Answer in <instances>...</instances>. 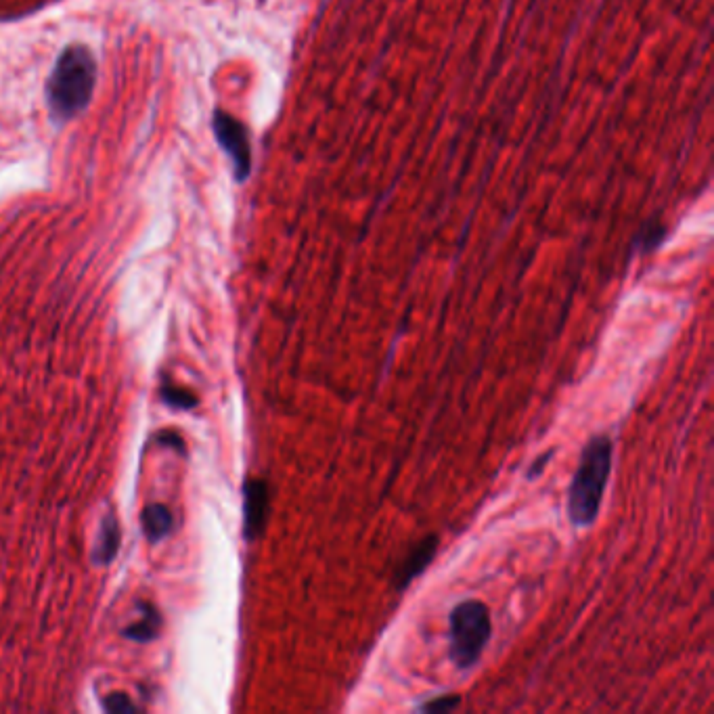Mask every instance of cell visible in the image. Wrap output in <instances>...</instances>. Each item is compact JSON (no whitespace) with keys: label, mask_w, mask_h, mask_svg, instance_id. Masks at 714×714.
I'll use <instances>...</instances> for the list:
<instances>
[{"label":"cell","mask_w":714,"mask_h":714,"mask_svg":"<svg viewBox=\"0 0 714 714\" xmlns=\"http://www.w3.org/2000/svg\"><path fill=\"white\" fill-rule=\"evenodd\" d=\"M97 84V61L91 51L72 44L57 57L47 84V103L57 124L80 116L93 99Z\"/></svg>","instance_id":"cell-1"},{"label":"cell","mask_w":714,"mask_h":714,"mask_svg":"<svg viewBox=\"0 0 714 714\" xmlns=\"http://www.w3.org/2000/svg\"><path fill=\"white\" fill-rule=\"evenodd\" d=\"M666 235V229L660 225V222H650V225L643 227V231L637 235V245L643 252H650L662 243Z\"/></svg>","instance_id":"cell-11"},{"label":"cell","mask_w":714,"mask_h":714,"mask_svg":"<svg viewBox=\"0 0 714 714\" xmlns=\"http://www.w3.org/2000/svg\"><path fill=\"white\" fill-rule=\"evenodd\" d=\"M614 444L610 436H593L580 455L568 490V518L576 528H589L597 516L612 474Z\"/></svg>","instance_id":"cell-2"},{"label":"cell","mask_w":714,"mask_h":714,"mask_svg":"<svg viewBox=\"0 0 714 714\" xmlns=\"http://www.w3.org/2000/svg\"><path fill=\"white\" fill-rule=\"evenodd\" d=\"M120 547V526L114 516H107L103 526H101V539L95 549V562L97 564H109L114 560Z\"/></svg>","instance_id":"cell-7"},{"label":"cell","mask_w":714,"mask_h":714,"mask_svg":"<svg viewBox=\"0 0 714 714\" xmlns=\"http://www.w3.org/2000/svg\"><path fill=\"white\" fill-rule=\"evenodd\" d=\"M145 614H143V620L137 622V624H130V627L124 631V635L132 641H139V643H147L151 641L155 635H158V629H160V616L158 612H155L153 608L149 606H143Z\"/></svg>","instance_id":"cell-9"},{"label":"cell","mask_w":714,"mask_h":714,"mask_svg":"<svg viewBox=\"0 0 714 714\" xmlns=\"http://www.w3.org/2000/svg\"><path fill=\"white\" fill-rule=\"evenodd\" d=\"M143 526L149 541H162L172 528V513L164 505H149L143 511Z\"/></svg>","instance_id":"cell-8"},{"label":"cell","mask_w":714,"mask_h":714,"mask_svg":"<svg viewBox=\"0 0 714 714\" xmlns=\"http://www.w3.org/2000/svg\"><path fill=\"white\" fill-rule=\"evenodd\" d=\"M105 710L114 714H128V712H137V706L132 704L130 698H126L124 694H109L105 698Z\"/></svg>","instance_id":"cell-13"},{"label":"cell","mask_w":714,"mask_h":714,"mask_svg":"<svg viewBox=\"0 0 714 714\" xmlns=\"http://www.w3.org/2000/svg\"><path fill=\"white\" fill-rule=\"evenodd\" d=\"M551 457H553V451H549V453H543L539 459H534V463L530 465V470H528V480H534V478H539L543 472H545V467H547V463L551 461Z\"/></svg>","instance_id":"cell-14"},{"label":"cell","mask_w":714,"mask_h":714,"mask_svg":"<svg viewBox=\"0 0 714 714\" xmlns=\"http://www.w3.org/2000/svg\"><path fill=\"white\" fill-rule=\"evenodd\" d=\"M162 396L168 405H172L176 409H193L197 405V398L189 390L176 388V386H164Z\"/></svg>","instance_id":"cell-12"},{"label":"cell","mask_w":714,"mask_h":714,"mask_svg":"<svg viewBox=\"0 0 714 714\" xmlns=\"http://www.w3.org/2000/svg\"><path fill=\"white\" fill-rule=\"evenodd\" d=\"M461 706V696L459 694H449V696H438L432 698L428 702H423L417 706L419 712H428V714H442V712H453Z\"/></svg>","instance_id":"cell-10"},{"label":"cell","mask_w":714,"mask_h":714,"mask_svg":"<svg viewBox=\"0 0 714 714\" xmlns=\"http://www.w3.org/2000/svg\"><path fill=\"white\" fill-rule=\"evenodd\" d=\"M438 547H440V539L436 534H428V537L417 541L411 547V551L405 555V560L400 562L398 570L394 572V587L398 591H405L417 576L426 572L434 562Z\"/></svg>","instance_id":"cell-6"},{"label":"cell","mask_w":714,"mask_h":714,"mask_svg":"<svg viewBox=\"0 0 714 714\" xmlns=\"http://www.w3.org/2000/svg\"><path fill=\"white\" fill-rule=\"evenodd\" d=\"M493 635V622L486 604L478 599H465L449 618V658L459 671H470L484 654Z\"/></svg>","instance_id":"cell-3"},{"label":"cell","mask_w":714,"mask_h":714,"mask_svg":"<svg viewBox=\"0 0 714 714\" xmlns=\"http://www.w3.org/2000/svg\"><path fill=\"white\" fill-rule=\"evenodd\" d=\"M212 126L218 145L225 149V153L233 162L235 178L243 183L252 170V147L248 139V130H245V126L239 120H235L231 114H227V111H220V109L214 114Z\"/></svg>","instance_id":"cell-4"},{"label":"cell","mask_w":714,"mask_h":714,"mask_svg":"<svg viewBox=\"0 0 714 714\" xmlns=\"http://www.w3.org/2000/svg\"><path fill=\"white\" fill-rule=\"evenodd\" d=\"M243 530L245 539L256 541L262 537V532L269 522V507H271V495H269V484L264 480H248L243 488Z\"/></svg>","instance_id":"cell-5"}]
</instances>
